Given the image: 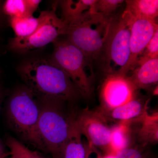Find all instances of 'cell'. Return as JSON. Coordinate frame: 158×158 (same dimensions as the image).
<instances>
[{
	"label": "cell",
	"mask_w": 158,
	"mask_h": 158,
	"mask_svg": "<svg viewBox=\"0 0 158 158\" xmlns=\"http://www.w3.org/2000/svg\"><path fill=\"white\" fill-rule=\"evenodd\" d=\"M19 73L24 85L38 98L72 102L81 96L68 75L51 59H27L20 65Z\"/></svg>",
	"instance_id": "cell-1"
},
{
	"label": "cell",
	"mask_w": 158,
	"mask_h": 158,
	"mask_svg": "<svg viewBox=\"0 0 158 158\" xmlns=\"http://www.w3.org/2000/svg\"><path fill=\"white\" fill-rule=\"evenodd\" d=\"M41 111L39 98L25 85L15 89L7 104L8 123L23 140L45 152L38 131Z\"/></svg>",
	"instance_id": "cell-2"
},
{
	"label": "cell",
	"mask_w": 158,
	"mask_h": 158,
	"mask_svg": "<svg viewBox=\"0 0 158 158\" xmlns=\"http://www.w3.org/2000/svg\"><path fill=\"white\" fill-rule=\"evenodd\" d=\"M39 98L41 111L38 123V133L45 148L53 158H62L76 115L65 112V102L50 98Z\"/></svg>",
	"instance_id": "cell-3"
},
{
	"label": "cell",
	"mask_w": 158,
	"mask_h": 158,
	"mask_svg": "<svg viewBox=\"0 0 158 158\" xmlns=\"http://www.w3.org/2000/svg\"><path fill=\"white\" fill-rule=\"evenodd\" d=\"M112 17L108 19L93 11H88L67 24L65 38L81 51L91 63L101 56Z\"/></svg>",
	"instance_id": "cell-4"
},
{
	"label": "cell",
	"mask_w": 158,
	"mask_h": 158,
	"mask_svg": "<svg viewBox=\"0 0 158 158\" xmlns=\"http://www.w3.org/2000/svg\"><path fill=\"white\" fill-rule=\"evenodd\" d=\"M52 59L66 73L81 96L88 98L92 91L91 63L85 54L66 38L59 37L52 43Z\"/></svg>",
	"instance_id": "cell-5"
},
{
	"label": "cell",
	"mask_w": 158,
	"mask_h": 158,
	"mask_svg": "<svg viewBox=\"0 0 158 158\" xmlns=\"http://www.w3.org/2000/svg\"><path fill=\"white\" fill-rule=\"evenodd\" d=\"M130 37L128 19L123 13L120 16H113L101 56L107 74L120 73L126 66L130 57Z\"/></svg>",
	"instance_id": "cell-6"
},
{
	"label": "cell",
	"mask_w": 158,
	"mask_h": 158,
	"mask_svg": "<svg viewBox=\"0 0 158 158\" xmlns=\"http://www.w3.org/2000/svg\"><path fill=\"white\" fill-rule=\"evenodd\" d=\"M57 4L49 10L47 17L37 31L26 38L14 37L9 41V47L12 51L24 53L44 47L53 43L60 36L65 35L67 25L56 14Z\"/></svg>",
	"instance_id": "cell-7"
},
{
	"label": "cell",
	"mask_w": 158,
	"mask_h": 158,
	"mask_svg": "<svg viewBox=\"0 0 158 158\" xmlns=\"http://www.w3.org/2000/svg\"><path fill=\"white\" fill-rule=\"evenodd\" d=\"M76 122L89 145L104 150H110L111 127L108 126L101 113L85 110L76 115Z\"/></svg>",
	"instance_id": "cell-8"
},
{
	"label": "cell",
	"mask_w": 158,
	"mask_h": 158,
	"mask_svg": "<svg viewBox=\"0 0 158 158\" xmlns=\"http://www.w3.org/2000/svg\"><path fill=\"white\" fill-rule=\"evenodd\" d=\"M128 19L131 27L130 55L126 66L120 73L127 75L135 67L138 58L141 56L156 31L158 30L156 21L136 19L123 12Z\"/></svg>",
	"instance_id": "cell-9"
},
{
	"label": "cell",
	"mask_w": 158,
	"mask_h": 158,
	"mask_svg": "<svg viewBox=\"0 0 158 158\" xmlns=\"http://www.w3.org/2000/svg\"><path fill=\"white\" fill-rule=\"evenodd\" d=\"M136 90L127 75L107 74L102 86V101L106 110H113L135 98Z\"/></svg>",
	"instance_id": "cell-10"
},
{
	"label": "cell",
	"mask_w": 158,
	"mask_h": 158,
	"mask_svg": "<svg viewBox=\"0 0 158 158\" xmlns=\"http://www.w3.org/2000/svg\"><path fill=\"white\" fill-rule=\"evenodd\" d=\"M129 78L137 90L145 89L157 84L158 58L150 59L136 65Z\"/></svg>",
	"instance_id": "cell-11"
},
{
	"label": "cell",
	"mask_w": 158,
	"mask_h": 158,
	"mask_svg": "<svg viewBox=\"0 0 158 158\" xmlns=\"http://www.w3.org/2000/svg\"><path fill=\"white\" fill-rule=\"evenodd\" d=\"M110 119L121 122H130L141 117L146 112V105L135 98L120 106L108 110Z\"/></svg>",
	"instance_id": "cell-12"
},
{
	"label": "cell",
	"mask_w": 158,
	"mask_h": 158,
	"mask_svg": "<svg viewBox=\"0 0 158 158\" xmlns=\"http://www.w3.org/2000/svg\"><path fill=\"white\" fill-rule=\"evenodd\" d=\"M49 10L41 11L39 17L33 15L21 17L9 18V23L15 37L26 38L32 35L47 17Z\"/></svg>",
	"instance_id": "cell-13"
},
{
	"label": "cell",
	"mask_w": 158,
	"mask_h": 158,
	"mask_svg": "<svg viewBox=\"0 0 158 158\" xmlns=\"http://www.w3.org/2000/svg\"><path fill=\"white\" fill-rule=\"evenodd\" d=\"M123 12L131 17L156 21L158 15V0H129L125 1Z\"/></svg>",
	"instance_id": "cell-14"
},
{
	"label": "cell",
	"mask_w": 158,
	"mask_h": 158,
	"mask_svg": "<svg viewBox=\"0 0 158 158\" xmlns=\"http://www.w3.org/2000/svg\"><path fill=\"white\" fill-rule=\"evenodd\" d=\"M96 1L65 0L60 1L59 3L62 11V19L67 25L77 19L88 11H93V6Z\"/></svg>",
	"instance_id": "cell-15"
},
{
	"label": "cell",
	"mask_w": 158,
	"mask_h": 158,
	"mask_svg": "<svg viewBox=\"0 0 158 158\" xmlns=\"http://www.w3.org/2000/svg\"><path fill=\"white\" fill-rule=\"evenodd\" d=\"M138 120L141 123V127L138 132L139 141L144 145L157 143L158 113L149 115L146 111Z\"/></svg>",
	"instance_id": "cell-16"
},
{
	"label": "cell",
	"mask_w": 158,
	"mask_h": 158,
	"mask_svg": "<svg viewBox=\"0 0 158 158\" xmlns=\"http://www.w3.org/2000/svg\"><path fill=\"white\" fill-rule=\"evenodd\" d=\"M76 116L63 149L62 158H86V147L83 144L82 135L77 125Z\"/></svg>",
	"instance_id": "cell-17"
},
{
	"label": "cell",
	"mask_w": 158,
	"mask_h": 158,
	"mask_svg": "<svg viewBox=\"0 0 158 158\" xmlns=\"http://www.w3.org/2000/svg\"><path fill=\"white\" fill-rule=\"evenodd\" d=\"M131 130L130 123L128 122L118 123L111 127L110 152L115 154L129 147Z\"/></svg>",
	"instance_id": "cell-18"
},
{
	"label": "cell",
	"mask_w": 158,
	"mask_h": 158,
	"mask_svg": "<svg viewBox=\"0 0 158 158\" xmlns=\"http://www.w3.org/2000/svg\"><path fill=\"white\" fill-rule=\"evenodd\" d=\"M6 144L9 149L11 158H43L36 151H33L24 144L11 136L6 139Z\"/></svg>",
	"instance_id": "cell-19"
},
{
	"label": "cell",
	"mask_w": 158,
	"mask_h": 158,
	"mask_svg": "<svg viewBox=\"0 0 158 158\" xmlns=\"http://www.w3.org/2000/svg\"><path fill=\"white\" fill-rule=\"evenodd\" d=\"M2 10L9 18L33 15L29 12L26 0H7L3 2Z\"/></svg>",
	"instance_id": "cell-20"
},
{
	"label": "cell",
	"mask_w": 158,
	"mask_h": 158,
	"mask_svg": "<svg viewBox=\"0 0 158 158\" xmlns=\"http://www.w3.org/2000/svg\"><path fill=\"white\" fill-rule=\"evenodd\" d=\"M124 2L123 0H97L93 11L107 18H111L113 12Z\"/></svg>",
	"instance_id": "cell-21"
},
{
	"label": "cell",
	"mask_w": 158,
	"mask_h": 158,
	"mask_svg": "<svg viewBox=\"0 0 158 158\" xmlns=\"http://www.w3.org/2000/svg\"><path fill=\"white\" fill-rule=\"evenodd\" d=\"M155 58H158V30L156 31L144 52L138 58L136 66L144 61Z\"/></svg>",
	"instance_id": "cell-22"
},
{
	"label": "cell",
	"mask_w": 158,
	"mask_h": 158,
	"mask_svg": "<svg viewBox=\"0 0 158 158\" xmlns=\"http://www.w3.org/2000/svg\"><path fill=\"white\" fill-rule=\"evenodd\" d=\"M115 158H147L142 151L136 148L128 147L115 154Z\"/></svg>",
	"instance_id": "cell-23"
},
{
	"label": "cell",
	"mask_w": 158,
	"mask_h": 158,
	"mask_svg": "<svg viewBox=\"0 0 158 158\" xmlns=\"http://www.w3.org/2000/svg\"><path fill=\"white\" fill-rule=\"evenodd\" d=\"M27 5L30 14L33 15V13L37 10L41 1L39 0H26Z\"/></svg>",
	"instance_id": "cell-24"
},
{
	"label": "cell",
	"mask_w": 158,
	"mask_h": 158,
	"mask_svg": "<svg viewBox=\"0 0 158 158\" xmlns=\"http://www.w3.org/2000/svg\"><path fill=\"white\" fill-rule=\"evenodd\" d=\"M86 150V158H93L92 157V155H91V147L90 145H85ZM102 156L101 155V154L98 152L95 151V153H94V158H102Z\"/></svg>",
	"instance_id": "cell-25"
},
{
	"label": "cell",
	"mask_w": 158,
	"mask_h": 158,
	"mask_svg": "<svg viewBox=\"0 0 158 158\" xmlns=\"http://www.w3.org/2000/svg\"><path fill=\"white\" fill-rule=\"evenodd\" d=\"M9 152H6V150L4 148L2 143L0 140V158H4L9 156Z\"/></svg>",
	"instance_id": "cell-26"
},
{
	"label": "cell",
	"mask_w": 158,
	"mask_h": 158,
	"mask_svg": "<svg viewBox=\"0 0 158 158\" xmlns=\"http://www.w3.org/2000/svg\"><path fill=\"white\" fill-rule=\"evenodd\" d=\"M4 90H3L2 87L0 85V111H1L2 104L3 100H4Z\"/></svg>",
	"instance_id": "cell-27"
},
{
	"label": "cell",
	"mask_w": 158,
	"mask_h": 158,
	"mask_svg": "<svg viewBox=\"0 0 158 158\" xmlns=\"http://www.w3.org/2000/svg\"><path fill=\"white\" fill-rule=\"evenodd\" d=\"M3 2L2 1H0V25L2 24V23L3 19V16H4V13H3L2 10V6Z\"/></svg>",
	"instance_id": "cell-28"
},
{
	"label": "cell",
	"mask_w": 158,
	"mask_h": 158,
	"mask_svg": "<svg viewBox=\"0 0 158 158\" xmlns=\"http://www.w3.org/2000/svg\"><path fill=\"white\" fill-rule=\"evenodd\" d=\"M102 158H115V154L113 152H110Z\"/></svg>",
	"instance_id": "cell-29"
},
{
	"label": "cell",
	"mask_w": 158,
	"mask_h": 158,
	"mask_svg": "<svg viewBox=\"0 0 158 158\" xmlns=\"http://www.w3.org/2000/svg\"><path fill=\"white\" fill-rule=\"evenodd\" d=\"M6 157V158H11L10 157Z\"/></svg>",
	"instance_id": "cell-30"
},
{
	"label": "cell",
	"mask_w": 158,
	"mask_h": 158,
	"mask_svg": "<svg viewBox=\"0 0 158 158\" xmlns=\"http://www.w3.org/2000/svg\"><path fill=\"white\" fill-rule=\"evenodd\" d=\"M1 70H0V74H1Z\"/></svg>",
	"instance_id": "cell-31"
},
{
	"label": "cell",
	"mask_w": 158,
	"mask_h": 158,
	"mask_svg": "<svg viewBox=\"0 0 158 158\" xmlns=\"http://www.w3.org/2000/svg\"></svg>",
	"instance_id": "cell-32"
}]
</instances>
